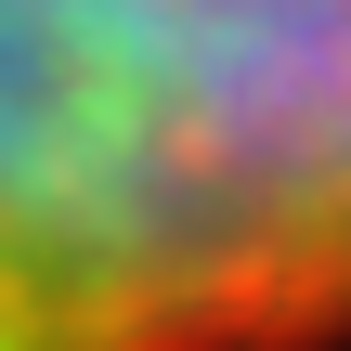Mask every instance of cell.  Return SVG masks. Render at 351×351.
Wrapping results in <instances>:
<instances>
[{
    "mask_svg": "<svg viewBox=\"0 0 351 351\" xmlns=\"http://www.w3.org/2000/svg\"><path fill=\"white\" fill-rule=\"evenodd\" d=\"M351 339V0H0V351Z\"/></svg>",
    "mask_w": 351,
    "mask_h": 351,
    "instance_id": "6da1fadb",
    "label": "cell"
}]
</instances>
